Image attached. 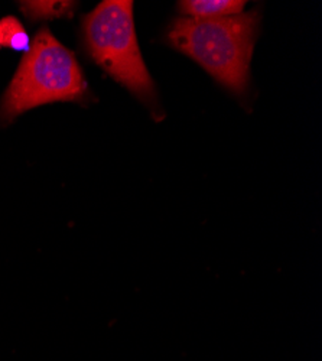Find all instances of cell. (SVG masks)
Here are the masks:
<instances>
[{
	"instance_id": "cell-4",
	"label": "cell",
	"mask_w": 322,
	"mask_h": 361,
	"mask_svg": "<svg viewBox=\"0 0 322 361\" xmlns=\"http://www.w3.org/2000/svg\"><path fill=\"white\" fill-rule=\"evenodd\" d=\"M244 5L242 0H184L178 9L184 18L214 19L240 15Z\"/></svg>"
},
{
	"instance_id": "cell-1",
	"label": "cell",
	"mask_w": 322,
	"mask_h": 361,
	"mask_svg": "<svg viewBox=\"0 0 322 361\" xmlns=\"http://www.w3.org/2000/svg\"><path fill=\"white\" fill-rule=\"evenodd\" d=\"M260 16L256 11L214 19H175L168 42L206 68L230 92L242 96L249 82L250 59Z\"/></svg>"
},
{
	"instance_id": "cell-6",
	"label": "cell",
	"mask_w": 322,
	"mask_h": 361,
	"mask_svg": "<svg viewBox=\"0 0 322 361\" xmlns=\"http://www.w3.org/2000/svg\"><path fill=\"white\" fill-rule=\"evenodd\" d=\"M74 5L71 2H25L20 9L31 19H51L70 15Z\"/></svg>"
},
{
	"instance_id": "cell-5",
	"label": "cell",
	"mask_w": 322,
	"mask_h": 361,
	"mask_svg": "<svg viewBox=\"0 0 322 361\" xmlns=\"http://www.w3.org/2000/svg\"><path fill=\"white\" fill-rule=\"evenodd\" d=\"M0 47L26 52L31 48L25 27L16 18L6 16L0 19Z\"/></svg>"
},
{
	"instance_id": "cell-3",
	"label": "cell",
	"mask_w": 322,
	"mask_h": 361,
	"mask_svg": "<svg viewBox=\"0 0 322 361\" xmlns=\"http://www.w3.org/2000/svg\"><path fill=\"white\" fill-rule=\"evenodd\" d=\"M85 47L96 63L143 102H155L154 81L137 45L133 2L106 0L82 20Z\"/></svg>"
},
{
	"instance_id": "cell-2",
	"label": "cell",
	"mask_w": 322,
	"mask_h": 361,
	"mask_svg": "<svg viewBox=\"0 0 322 361\" xmlns=\"http://www.w3.org/2000/svg\"><path fill=\"white\" fill-rule=\"evenodd\" d=\"M85 90L74 54L42 27L0 102V123L47 103L81 100Z\"/></svg>"
}]
</instances>
